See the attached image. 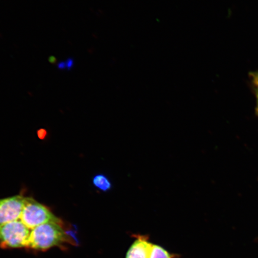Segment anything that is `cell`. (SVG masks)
Returning <instances> with one entry per match:
<instances>
[{
    "mask_svg": "<svg viewBox=\"0 0 258 258\" xmlns=\"http://www.w3.org/2000/svg\"><path fill=\"white\" fill-rule=\"evenodd\" d=\"M70 240L69 234L62 227V222H50L31 231L27 249L45 251L70 243Z\"/></svg>",
    "mask_w": 258,
    "mask_h": 258,
    "instance_id": "1",
    "label": "cell"
},
{
    "mask_svg": "<svg viewBox=\"0 0 258 258\" xmlns=\"http://www.w3.org/2000/svg\"><path fill=\"white\" fill-rule=\"evenodd\" d=\"M31 232L19 219L0 225V247L4 249H27Z\"/></svg>",
    "mask_w": 258,
    "mask_h": 258,
    "instance_id": "2",
    "label": "cell"
},
{
    "mask_svg": "<svg viewBox=\"0 0 258 258\" xmlns=\"http://www.w3.org/2000/svg\"><path fill=\"white\" fill-rule=\"evenodd\" d=\"M19 220L31 231L47 222H61L46 206L30 198H25L24 207Z\"/></svg>",
    "mask_w": 258,
    "mask_h": 258,
    "instance_id": "3",
    "label": "cell"
},
{
    "mask_svg": "<svg viewBox=\"0 0 258 258\" xmlns=\"http://www.w3.org/2000/svg\"><path fill=\"white\" fill-rule=\"evenodd\" d=\"M25 198L23 196H16L0 199V225L20 219L25 205Z\"/></svg>",
    "mask_w": 258,
    "mask_h": 258,
    "instance_id": "4",
    "label": "cell"
},
{
    "mask_svg": "<svg viewBox=\"0 0 258 258\" xmlns=\"http://www.w3.org/2000/svg\"><path fill=\"white\" fill-rule=\"evenodd\" d=\"M151 243L145 235H138L129 247L125 258H149Z\"/></svg>",
    "mask_w": 258,
    "mask_h": 258,
    "instance_id": "5",
    "label": "cell"
},
{
    "mask_svg": "<svg viewBox=\"0 0 258 258\" xmlns=\"http://www.w3.org/2000/svg\"><path fill=\"white\" fill-rule=\"evenodd\" d=\"M93 185L102 192H107L112 188V183L108 177L103 174H98L93 177Z\"/></svg>",
    "mask_w": 258,
    "mask_h": 258,
    "instance_id": "6",
    "label": "cell"
},
{
    "mask_svg": "<svg viewBox=\"0 0 258 258\" xmlns=\"http://www.w3.org/2000/svg\"><path fill=\"white\" fill-rule=\"evenodd\" d=\"M149 258H173V256L163 247L151 243Z\"/></svg>",
    "mask_w": 258,
    "mask_h": 258,
    "instance_id": "7",
    "label": "cell"
},
{
    "mask_svg": "<svg viewBox=\"0 0 258 258\" xmlns=\"http://www.w3.org/2000/svg\"><path fill=\"white\" fill-rule=\"evenodd\" d=\"M249 77L251 88L253 89L254 94L255 95L256 99L255 112L258 116V72H250Z\"/></svg>",
    "mask_w": 258,
    "mask_h": 258,
    "instance_id": "8",
    "label": "cell"
},
{
    "mask_svg": "<svg viewBox=\"0 0 258 258\" xmlns=\"http://www.w3.org/2000/svg\"><path fill=\"white\" fill-rule=\"evenodd\" d=\"M67 70H70L72 69V68L74 64V61L72 58H69L66 61Z\"/></svg>",
    "mask_w": 258,
    "mask_h": 258,
    "instance_id": "9",
    "label": "cell"
}]
</instances>
